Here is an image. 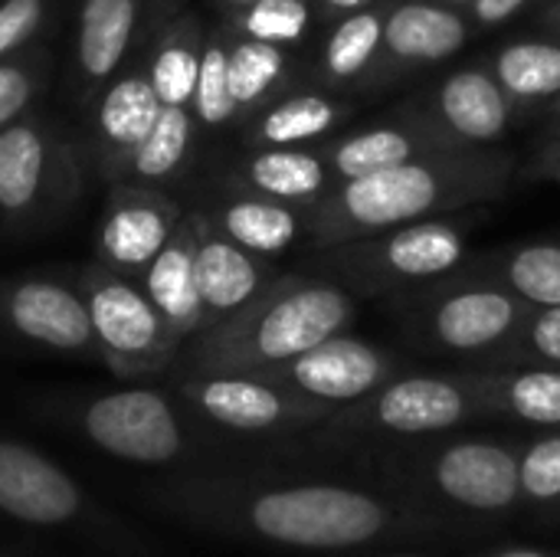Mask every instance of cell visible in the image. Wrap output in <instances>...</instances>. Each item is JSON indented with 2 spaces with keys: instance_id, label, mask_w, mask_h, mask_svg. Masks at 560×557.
I'll list each match as a JSON object with an SVG mask.
<instances>
[{
  "instance_id": "1",
  "label": "cell",
  "mask_w": 560,
  "mask_h": 557,
  "mask_svg": "<svg viewBox=\"0 0 560 557\" xmlns=\"http://www.w3.org/2000/svg\"><path fill=\"white\" fill-rule=\"evenodd\" d=\"M512 171L515 158L499 148H459L341 181L308 207V243L322 250L499 200L509 194Z\"/></svg>"
},
{
  "instance_id": "2",
  "label": "cell",
  "mask_w": 560,
  "mask_h": 557,
  "mask_svg": "<svg viewBox=\"0 0 560 557\" xmlns=\"http://www.w3.org/2000/svg\"><path fill=\"white\" fill-rule=\"evenodd\" d=\"M354 318L358 295L341 282L276 276L246 309L197 335L194 364L203 374H262L348 332Z\"/></svg>"
},
{
  "instance_id": "3",
  "label": "cell",
  "mask_w": 560,
  "mask_h": 557,
  "mask_svg": "<svg viewBox=\"0 0 560 557\" xmlns=\"http://www.w3.org/2000/svg\"><path fill=\"white\" fill-rule=\"evenodd\" d=\"M407 332L433 351H502L535 312L509 286L476 266H463L430 286L390 295Z\"/></svg>"
},
{
  "instance_id": "4",
  "label": "cell",
  "mask_w": 560,
  "mask_h": 557,
  "mask_svg": "<svg viewBox=\"0 0 560 557\" xmlns=\"http://www.w3.org/2000/svg\"><path fill=\"white\" fill-rule=\"evenodd\" d=\"M328 279L354 295H400L466 266L469 233L450 217L417 220L322 246Z\"/></svg>"
},
{
  "instance_id": "5",
  "label": "cell",
  "mask_w": 560,
  "mask_h": 557,
  "mask_svg": "<svg viewBox=\"0 0 560 557\" xmlns=\"http://www.w3.org/2000/svg\"><path fill=\"white\" fill-rule=\"evenodd\" d=\"M79 194L72 141L43 118H16L0 131V220L20 227L66 210Z\"/></svg>"
},
{
  "instance_id": "6",
  "label": "cell",
  "mask_w": 560,
  "mask_h": 557,
  "mask_svg": "<svg viewBox=\"0 0 560 557\" xmlns=\"http://www.w3.org/2000/svg\"><path fill=\"white\" fill-rule=\"evenodd\" d=\"M75 289L89 309L95 345L118 374H151L177 355L184 338L171 332L135 279L92 263Z\"/></svg>"
},
{
  "instance_id": "7",
  "label": "cell",
  "mask_w": 560,
  "mask_h": 557,
  "mask_svg": "<svg viewBox=\"0 0 560 557\" xmlns=\"http://www.w3.org/2000/svg\"><path fill=\"white\" fill-rule=\"evenodd\" d=\"M249 522L259 535L292 548H354L371 542L387 512L374 499L341 486H295L253 502Z\"/></svg>"
},
{
  "instance_id": "8",
  "label": "cell",
  "mask_w": 560,
  "mask_h": 557,
  "mask_svg": "<svg viewBox=\"0 0 560 557\" xmlns=\"http://www.w3.org/2000/svg\"><path fill=\"white\" fill-rule=\"evenodd\" d=\"M397 112L420 121L453 148H495L525 115L489 62L453 69L440 82L410 95Z\"/></svg>"
},
{
  "instance_id": "9",
  "label": "cell",
  "mask_w": 560,
  "mask_h": 557,
  "mask_svg": "<svg viewBox=\"0 0 560 557\" xmlns=\"http://www.w3.org/2000/svg\"><path fill=\"white\" fill-rule=\"evenodd\" d=\"M259 378L276 381L328 407H341V404L364 401L368 394L384 387L390 378H397V361L384 348L358 335L338 332L325 338L322 345L302 351L299 358L262 371Z\"/></svg>"
},
{
  "instance_id": "10",
  "label": "cell",
  "mask_w": 560,
  "mask_h": 557,
  "mask_svg": "<svg viewBox=\"0 0 560 557\" xmlns=\"http://www.w3.org/2000/svg\"><path fill=\"white\" fill-rule=\"evenodd\" d=\"M479 410L489 407L476 387V378L404 374V378H390L384 387L358 401L351 420L374 430L417 437V433H440L459 427Z\"/></svg>"
},
{
  "instance_id": "11",
  "label": "cell",
  "mask_w": 560,
  "mask_h": 557,
  "mask_svg": "<svg viewBox=\"0 0 560 557\" xmlns=\"http://www.w3.org/2000/svg\"><path fill=\"white\" fill-rule=\"evenodd\" d=\"M476 33L469 10L443 0H390L384 23V49L368 92L390 89L400 79L440 66L456 56Z\"/></svg>"
},
{
  "instance_id": "12",
  "label": "cell",
  "mask_w": 560,
  "mask_h": 557,
  "mask_svg": "<svg viewBox=\"0 0 560 557\" xmlns=\"http://www.w3.org/2000/svg\"><path fill=\"white\" fill-rule=\"evenodd\" d=\"M0 332L66 355L98 348L79 289L43 276L0 279Z\"/></svg>"
},
{
  "instance_id": "13",
  "label": "cell",
  "mask_w": 560,
  "mask_h": 557,
  "mask_svg": "<svg viewBox=\"0 0 560 557\" xmlns=\"http://www.w3.org/2000/svg\"><path fill=\"white\" fill-rule=\"evenodd\" d=\"M82 427L95 446L128 463H167L180 453V423L158 391H115L85 407Z\"/></svg>"
},
{
  "instance_id": "14",
  "label": "cell",
  "mask_w": 560,
  "mask_h": 557,
  "mask_svg": "<svg viewBox=\"0 0 560 557\" xmlns=\"http://www.w3.org/2000/svg\"><path fill=\"white\" fill-rule=\"evenodd\" d=\"M187 397L220 427L259 433L289 423H312L331 414L328 404L302 397L259 374H203L187 384Z\"/></svg>"
},
{
  "instance_id": "15",
  "label": "cell",
  "mask_w": 560,
  "mask_h": 557,
  "mask_svg": "<svg viewBox=\"0 0 560 557\" xmlns=\"http://www.w3.org/2000/svg\"><path fill=\"white\" fill-rule=\"evenodd\" d=\"M180 220V207L154 187H115L98 227V263L138 282L154 256L167 246Z\"/></svg>"
},
{
  "instance_id": "16",
  "label": "cell",
  "mask_w": 560,
  "mask_h": 557,
  "mask_svg": "<svg viewBox=\"0 0 560 557\" xmlns=\"http://www.w3.org/2000/svg\"><path fill=\"white\" fill-rule=\"evenodd\" d=\"M197 223V289L207 315V328L246 309L276 276L269 272V259L233 243L207 213H194Z\"/></svg>"
},
{
  "instance_id": "17",
  "label": "cell",
  "mask_w": 560,
  "mask_h": 557,
  "mask_svg": "<svg viewBox=\"0 0 560 557\" xmlns=\"http://www.w3.org/2000/svg\"><path fill=\"white\" fill-rule=\"evenodd\" d=\"M0 509L26 525H62L79 512V489L36 450L0 440Z\"/></svg>"
},
{
  "instance_id": "18",
  "label": "cell",
  "mask_w": 560,
  "mask_h": 557,
  "mask_svg": "<svg viewBox=\"0 0 560 557\" xmlns=\"http://www.w3.org/2000/svg\"><path fill=\"white\" fill-rule=\"evenodd\" d=\"M354 115V102L328 89H302L272 98L246 118L249 148H318Z\"/></svg>"
},
{
  "instance_id": "19",
  "label": "cell",
  "mask_w": 560,
  "mask_h": 557,
  "mask_svg": "<svg viewBox=\"0 0 560 557\" xmlns=\"http://www.w3.org/2000/svg\"><path fill=\"white\" fill-rule=\"evenodd\" d=\"M436 151H459V148L446 144L440 135H433L430 128H423L420 121L400 112L390 121L345 131L322 144V154L331 164L338 184L374 174V171H387V167H397V164H407L413 158H427Z\"/></svg>"
},
{
  "instance_id": "20",
  "label": "cell",
  "mask_w": 560,
  "mask_h": 557,
  "mask_svg": "<svg viewBox=\"0 0 560 557\" xmlns=\"http://www.w3.org/2000/svg\"><path fill=\"white\" fill-rule=\"evenodd\" d=\"M433 473L453 502L479 512L509 509L522 492L518 456L495 443H456L440 453Z\"/></svg>"
},
{
  "instance_id": "21",
  "label": "cell",
  "mask_w": 560,
  "mask_h": 557,
  "mask_svg": "<svg viewBox=\"0 0 560 557\" xmlns=\"http://www.w3.org/2000/svg\"><path fill=\"white\" fill-rule=\"evenodd\" d=\"M164 102L158 98L148 69L118 72L105 89H98V102L92 108V144L102 154L108 174L144 141L154 128Z\"/></svg>"
},
{
  "instance_id": "22",
  "label": "cell",
  "mask_w": 560,
  "mask_h": 557,
  "mask_svg": "<svg viewBox=\"0 0 560 557\" xmlns=\"http://www.w3.org/2000/svg\"><path fill=\"white\" fill-rule=\"evenodd\" d=\"M194 259H197V223L190 213L177 223L167 246L154 256V263L138 279V286L144 289V295L154 302V309L161 312V318L171 325L177 338L200 335L207 328Z\"/></svg>"
},
{
  "instance_id": "23",
  "label": "cell",
  "mask_w": 560,
  "mask_h": 557,
  "mask_svg": "<svg viewBox=\"0 0 560 557\" xmlns=\"http://www.w3.org/2000/svg\"><path fill=\"white\" fill-rule=\"evenodd\" d=\"M338 177L318 148H253L236 167V190L272 197L292 207H315Z\"/></svg>"
},
{
  "instance_id": "24",
  "label": "cell",
  "mask_w": 560,
  "mask_h": 557,
  "mask_svg": "<svg viewBox=\"0 0 560 557\" xmlns=\"http://www.w3.org/2000/svg\"><path fill=\"white\" fill-rule=\"evenodd\" d=\"M387 3L348 13L328 26V36L318 49L312 79L328 92H368V82L377 69L384 49Z\"/></svg>"
},
{
  "instance_id": "25",
  "label": "cell",
  "mask_w": 560,
  "mask_h": 557,
  "mask_svg": "<svg viewBox=\"0 0 560 557\" xmlns=\"http://www.w3.org/2000/svg\"><path fill=\"white\" fill-rule=\"evenodd\" d=\"M144 0H82L75 30V69L89 92L105 89L131 49Z\"/></svg>"
},
{
  "instance_id": "26",
  "label": "cell",
  "mask_w": 560,
  "mask_h": 557,
  "mask_svg": "<svg viewBox=\"0 0 560 557\" xmlns=\"http://www.w3.org/2000/svg\"><path fill=\"white\" fill-rule=\"evenodd\" d=\"M210 220L243 250L256 253L259 259H276L292 250L299 240H308V210L292 207L272 197L236 190L226 197Z\"/></svg>"
},
{
  "instance_id": "27",
  "label": "cell",
  "mask_w": 560,
  "mask_h": 557,
  "mask_svg": "<svg viewBox=\"0 0 560 557\" xmlns=\"http://www.w3.org/2000/svg\"><path fill=\"white\" fill-rule=\"evenodd\" d=\"M489 410L535 427H560V368L518 364L499 374H472Z\"/></svg>"
},
{
  "instance_id": "28",
  "label": "cell",
  "mask_w": 560,
  "mask_h": 557,
  "mask_svg": "<svg viewBox=\"0 0 560 557\" xmlns=\"http://www.w3.org/2000/svg\"><path fill=\"white\" fill-rule=\"evenodd\" d=\"M502 89L528 112L535 105H551L560 95V36L512 39L499 46L489 59Z\"/></svg>"
},
{
  "instance_id": "29",
  "label": "cell",
  "mask_w": 560,
  "mask_h": 557,
  "mask_svg": "<svg viewBox=\"0 0 560 557\" xmlns=\"http://www.w3.org/2000/svg\"><path fill=\"white\" fill-rule=\"evenodd\" d=\"M194 112L190 105H164L154 128L144 135V141L115 167V181H128V184H164L171 181L190 158L194 148Z\"/></svg>"
},
{
  "instance_id": "30",
  "label": "cell",
  "mask_w": 560,
  "mask_h": 557,
  "mask_svg": "<svg viewBox=\"0 0 560 557\" xmlns=\"http://www.w3.org/2000/svg\"><path fill=\"white\" fill-rule=\"evenodd\" d=\"M289 85V49L230 33V95L246 121Z\"/></svg>"
},
{
  "instance_id": "31",
  "label": "cell",
  "mask_w": 560,
  "mask_h": 557,
  "mask_svg": "<svg viewBox=\"0 0 560 557\" xmlns=\"http://www.w3.org/2000/svg\"><path fill=\"white\" fill-rule=\"evenodd\" d=\"M476 269L509 286L532 309L560 305V240H535L486 256Z\"/></svg>"
},
{
  "instance_id": "32",
  "label": "cell",
  "mask_w": 560,
  "mask_h": 557,
  "mask_svg": "<svg viewBox=\"0 0 560 557\" xmlns=\"http://www.w3.org/2000/svg\"><path fill=\"white\" fill-rule=\"evenodd\" d=\"M203 26L194 13L177 16L154 43V56L148 62V79L164 105H190L200 53H203Z\"/></svg>"
},
{
  "instance_id": "33",
  "label": "cell",
  "mask_w": 560,
  "mask_h": 557,
  "mask_svg": "<svg viewBox=\"0 0 560 557\" xmlns=\"http://www.w3.org/2000/svg\"><path fill=\"white\" fill-rule=\"evenodd\" d=\"M315 23L312 0H253L226 13V33L276 46H299Z\"/></svg>"
},
{
  "instance_id": "34",
  "label": "cell",
  "mask_w": 560,
  "mask_h": 557,
  "mask_svg": "<svg viewBox=\"0 0 560 557\" xmlns=\"http://www.w3.org/2000/svg\"><path fill=\"white\" fill-rule=\"evenodd\" d=\"M190 112L200 128H223L240 118L233 95H230V33L226 30L203 39Z\"/></svg>"
},
{
  "instance_id": "35",
  "label": "cell",
  "mask_w": 560,
  "mask_h": 557,
  "mask_svg": "<svg viewBox=\"0 0 560 557\" xmlns=\"http://www.w3.org/2000/svg\"><path fill=\"white\" fill-rule=\"evenodd\" d=\"M46 79V56L39 49H26V56L0 59V131L23 118L43 89Z\"/></svg>"
},
{
  "instance_id": "36",
  "label": "cell",
  "mask_w": 560,
  "mask_h": 557,
  "mask_svg": "<svg viewBox=\"0 0 560 557\" xmlns=\"http://www.w3.org/2000/svg\"><path fill=\"white\" fill-rule=\"evenodd\" d=\"M502 361L518 364H548L560 368V305H545L528 315L522 332L502 348Z\"/></svg>"
},
{
  "instance_id": "37",
  "label": "cell",
  "mask_w": 560,
  "mask_h": 557,
  "mask_svg": "<svg viewBox=\"0 0 560 557\" xmlns=\"http://www.w3.org/2000/svg\"><path fill=\"white\" fill-rule=\"evenodd\" d=\"M518 473H522V492L528 499H541V502L560 499V437H548L528 446V453L518 460Z\"/></svg>"
},
{
  "instance_id": "38",
  "label": "cell",
  "mask_w": 560,
  "mask_h": 557,
  "mask_svg": "<svg viewBox=\"0 0 560 557\" xmlns=\"http://www.w3.org/2000/svg\"><path fill=\"white\" fill-rule=\"evenodd\" d=\"M46 23V0H0V59L26 53Z\"/></svg>"
},
{
  "instance_id": "39",
  "label": "cell",
  "mask_w": 560,
  "mask_h": 557,
  "mask_svg": "<svg viewBox=\"0 0 560 557\" xmlns=\"http://www.w3.org/2000/svg\"><path fill=\"white\" fill-rule=\"evenodd\" d=\"M532 0H472L469 7V20L476 30H495L502 23H509L512 16H518Z\"/></svg>"
},
{
  "instance_id": "40",
  "label": "cell",
  "mask_w": 560,
  "mask_h": 557,
  "mask_svg": "<svg viewBox=\"0 0 560 557\" xmlns=\"http://www.w3.org/2000/svg\"><path fill=\"white\" fill-rule=\"evenodd\" d=\"M532 171H535L538 177H548V181L560 184V118H555L551 131L545 135V141H541V148H538V154H535Z\"/></svg>"
},
{
  "instance_id": "41",
  "label": "cell",
  "mask_w": 560,
  "mask_h": 557,
  "mask_svg": "<svg viewBox=\"0 0 560 557\" xmlns=\"http://www.w3.org/2000/svg\"><path fill=\"white\" fill-rule=\"evenodd\" d=\"M377 3H387V0H312V10H315L318 23L331 26L335 20L358 13V10H368V7H377Z\"/></svg>"
},
{
  "instance_id": "42",
  "label": "cell",
  "mask_w": 560,
  "mask_h": 557,
  "mask_svg": "<svg viewBox=\"0 0 560 557\" xmlns=\"http://www.w3.org/2000/svg\"><path fill=\"white\" fill-rule=\"evenodd\" d=\"M545 7H541V26H545V33H558L560 36V0H541Z\"/></svg>"
},
{
  "instance_id": "43",
  "label": "cell",
  "mask_w": 560,
  "mask_h": 557,
  "mask_svg": "<svg viewBox=\"0 0 560 557\" xmlns=\"http://www.w3.org/2000/svg\"><path fill=\"white\" fill-rule=\"evenodd\" d=\"M246 3H253V0H217V7H220L223 13H230V10H236V7H246Z\"/></svg>"
},
{
  "instance_id": "44",
  "label": "cell",
  "mask_w": 560,
  "mask_h": 557,
  "mask_svg": "<svg viewBox=\"0 0 560 557\" xmlns=\"http://www.w3.org/2000/svg\"><path fill=\"white\" fill-rule=\"evenodd\" d=\"M499 557H545L541 552H505V555Z\"/></svg>"
},
{
  "instance_id": "45",
  "label": "cell",
  "mask_w": 560,
  "mask_h": 557,
  "mask_svg": "<svg viewBox=\"0 0 560 557\" xmlns=\"http://www.w3.org/2000/svg\"><path fill=\"white\" fill-rule=\"evenodd\" d=\"M443 3H450V7H459V10H469V7H472V0H443Z\"/></svg>"
},
{
  "instance_id": "46",
  "label": "cell",
  "mask_w": 560,
  "mask_h": 557,
  "mask_svg": "<svg viewBox=\"0 0 560 557\" xmlns=\"http://www.w3.org/2000/svg\"><path fill=\"white\" fill-rule=\"evenodd\" d=\"M548 115H551V118H560V95L551 102V105H548Z\"/></svg>"
}]
</instances>
